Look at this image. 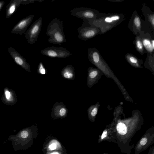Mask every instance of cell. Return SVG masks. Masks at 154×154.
<instances>
[{
	"label": "cell",
	"instance_id": "6da1fadb",
	"mask_svg": "<svg viewBox=\"0 0 154 154\" xmlns=\"http://www.w3.org/2000/svg\"><path fill=\"white\" fill-rule=\"evenodd\" d=\"M63 22L58 18L54 19L49 24L46 34L49 37L48 41L51 43L60 46L66 42L63 31Z\"/></svg>",
	"mask_w": 154,
	"mask_h": 154
},
{
	"label": "cell",
	"instance_id": "7a4b0ae2",
	"mask_svg": "<svg viewBox=\"0 0 154 154\" xmlns=\"http://www.w3.org/2000/svg\"><path fill=\"white\" fill-rule=\"evenodd\" d=\"M42 18L39 17L34 21L25 33V37L28 43L32 44L38 40L42 27Z\"/></svg>",
	"mask_w": 154,
	"mask_h": 154
},
{
	"label": "cell",
	"instance_id": "3957f363",
	"mask_svg": "<svg viewBox=\"0 0 154 154\" xmlns=\"http://www.w3.org/2000/svg\"><path fill=\"white\" fill-rule=\"evenodd\" d=\"M40 53L49 57L63 58L67 57L72 55L70 52L62 47L52 46L42 49Z\"/></svg>",
	"mask_w": 154,
	"mask_h": 154
},
{
	"label": "cell",
	"instance_id": "277c9868",
	"mask_svg": "<svg viewBox=\"0 0 154 154\" xmlns=\"http://www.w3.org/2000/svg\"><path fill=\"white\" fill-rule=\"evenodd\" d=\"M70 13L72 15L83 20L95 19L97 17L94 10L83 7L75 8L70 11Z\"/></svg>",
	"mask_w": 154,
	"mask_h": 154
},
{
	"label": "cell",
	"instance_id": "5b68a950",
	"mask_svg": "<svg viewBox=\"0 0 154 154\" xmlns=\"http://www.w3.org/2000/svg\"><path fill=\"white\" fill-rule=\"evenodd\" d=\"M34 16V14H31L20 20L12 29L11 33L19 35L25 33Z\"/></svg>",
	"mask_w": 154,
	"mask_h": 154
},
{
	"label": "cell",
	"instance_id": "8992f818",
	"mask_svg": "<svg viewBox=\"0 0 154 154\" xmlns=\"http://www.w3.org/2000/svg\"><path fill=\"white\" fill-rule=\"evenodd\" d=\"M90 25L86 26L83 22L82 26L78 28V37L80 39L86 41L95 36L97 33V30L95 27Z\"/></svg>",
	"mask_w": 154,
	"mask_h": 154
},
{
	"label": "cell",
	"instance_id": "52a82bcc",
	"mask_svg": "<svg viewBox=\"0 0 154 154\" xmlns=\"http://www.w3.org/2000/svg\"><path fill=\"white\" fill-rule=\"evenodd\" d=\"M154 142V134H145L137 143L135 147V154L139 153L146 149Z\"/></svg>",
	"mask_w": 154,
	"mask_h": 154
},
{
	"label": "cell",
	"instance_id": "ba28073f",
	"mask_svg": "<svg viewBox=\"0 0 154 154\" xmlns=\"http://www.w3.org/2000/svg\"><path fill=\"white\" fill-rule=\"evenodd\" d=\"M8 53L16 63L20 66L26 71L31 72V68L29 64L26 59L18 52L12 47L8 48Z\"/></svg>",
	"mask_w": 154,
	"mask_h": 154
},
{
	"label": "cell",
	"instance_id": "9c48e42d",
	"mask_svg": "<svg viewBox=\"0 0 154 154\" xmlns=\"http://www.w3.org/2000/svg\"><path fill=\"white\" fill-rule=\"evenodd\" d=\"M68 113V110L63 102H56L53 105L51 116L52 118L54 120L65 118L67 116Z\"/></svg>",
	"mask_w": 154,
	"mask_h": 154
},
{
	"label": "cell",
	"instance_id": "30bf717a",
	"mask_svg": "<svg viewBox=\"0 0 154 154\" xmlns=\"http://www.w3.org/2000/svg\"><path fill=\"white\" fill-rule=\"evenodd\" d=\"M2 100L3 103L8 105H13L15 104L17 100L14 91L8 88H5Z\"/></svg>",
	"mask_w": 154,
	"mask_h": 154
},
{
	"label": "cell",
	"instance_id": "8fae6325",
	"mask_svg": "<svg viewBox=\"0 0 154 154\" xmlns=\"http://www.w3.org/2000/svg\"><path fill=\"white\" fill-rule=\"evenodd\" d=\"M22 0H11L8 5L5 11V17L7 19L11 17L17 8L22 4Z\"/></svg>",
	"mask_w": 154,
	"mask_h": 154
},
{
	"label": "cell",
	"instance_id": "7c38bea8",
	"mask_svg": "<svg viewBox=\"0 0 154 154\" xmlns=\"http://www.w3.org/2000/svg\"><path fill=\"white\" fill-rule=\"evenodd\" d=\"M120 18L119 16L113 15L99 20V21L101 22H99V24L101 23V26L103 25V26H109L110 27V26H113V25H115L116 23H117L119 20Z\"/></svg>",
	"mask_w": 154,
	"mask_h": 154
},
{
	"label": "cell",
	"instance_id": "4fadbf2b",
	"mask_svg": "<svg viewBox=\"0 0 154 154\" xmlns=\"http://www.w3.org/2000/svg\"><path fill=\"white\" fill-rule=\"evenodd\" d=\"M61 74L62 76L65 79L73 80L75 76V69L72 65H67L62 69Z\"/></svg>",
	"mask_w": 154,
	"mask_h": 154
},
{
	"label": "cell",
	"instance_id": "5bb4252c",
	"mask_svg": "<svg viewBox=\"0 0 154 154\" xmlns=\"http://www.w3.org/2000/svg\"><path fill=\"white\" fill-rule=\"evenodd\" d=\"M113 142L117 143L116 140V134L113 132H109L106 129L105 130L98 139V142L100 143L103 141Z\"/></svg>",
	"mask_w": 154,
	"mask_h": 154
},
{
	"label": "cell",
	"instance_id": "9a60e30c",
	"mask_svg": "<svg viewBox=\"0 0 154 154\" xmlns=\"http://www.w3.org/2000/svg\"><path fill=\"white\" fill-rule=\"evenodd\" d=\"M143 46L149 53H151L153 52L154 49L152 48L151 40L147 38H141Z\"/></svg>",
	"mask_w": 154,
	"mask_h": 154
},
{
	"label": "cell",
	"instance_id": "2e32d148",
	"mask_svg": "<svg viewBox=\"0 0 154 154\" xmlns=\"http://www.w3.org/2000/svg\"><path fill=\"white\" fill-rule=\"evenodd\" d=\"M135 45L137 50L141 53H143L144 48L141 38L137 37L135 41Z\"/></svg>",
	"mask_w": 154,
	"mask_h": 154
},
{
	"label": "cell",
	"instance_id": "e0dca14e",
	"mask_svg": "<svg viewBox=\"0 0 154 154\" xmlns=\"http://www.w3.org/2000/svg\"><path fill=\"white\" fill-rule=\"evenodd\" d=\"M133 24L135 28L138 30H140L141 27V22L139 17L136 15L134 18Z\"/></svg>",
	"mask_w": 154,
	"mask_h": 154
},
{
	"label": "cell",
	"instance_id": "ac0fdd59",
	"mask_svg": "<svg viewBox=\"0 0 154 154\" xmlns=\"http://www.w3.org/2000/svg\"><path fill=\"white\" fill-rule=\"evenodd\" d=\"M47 71L45 68L42 62H40L38 66V73L41 75H45L47 72Z\"/></svg>",
	"mask_w": 154,
	"mask_h": 154
},
{
	"label": "cell",
	"instance_id": "d6986e66",
	"mask_svg": "<svg viewBox=\"0 0 154 154\" xmlns=\"http://www.w3.org/2000/svg\"><path fill=\"white\" fill-rule=\"evenodd\" d=\"M126 57L131 63H137V59L134 56L131 55L130 54H127L126 55Z\"/></svg>",
	"mask_w": 154,
	"mask_h": 154
},
{
	"label": "cell",
	"instance_id": "ffe728a7",
	"mask_svg": "<svg viewBox=\"0 0 154 154\" xmlns=\"http://www.w3.org/2000/svg\"><path fill=\"white\" fill-rule=\"evenodd\" d=\"M43 0H22V4L23 5H26L34 2H41Z\"/></svg>",
	"mask_w": 154,
	"mask_h": 154
},
{
	"label": "cell",
	"instance_id": "44dd1931",
	"mask_svg": "<svg viewBox=\"0 0 154 154\" xmlns=\"http://www.w3.org/2000/svg\"><path fill=\"white\" fill-rule=\"evenodd\" d=\"M97 75V72L96 71H91L89 73V78H94Z\"/></svg>",
	"mask_w": 154,
	"mask_h": 154
},
{
	"label": "cell",
	"instance_id": "7402d4cb",
	"mask_svg": "<svg viewBox=\"0 0 154 154\" xmlns=\"http://www.w3.org/2000/svg\"><path fill=\"white\" fill-rule=\"evenodd\" d=\"M29 136V133L26 130H23L20 133V136L22 138H26Z\"/></svg>",
	"mask_w": 154,
	"mask_h": 154
},
{
	"label": "cell",
	"instance_id": "603a6c76",
	"mask_svg": "<svg viewBox=\"0 0 154 154\" xmlns=\"http://www.w3.org/2000/svg\"><path fill=\"white\" fill-rule=\"evenodd\" d=\"M148 19L149 20V21L151 23L152 26L153 28L154 25V15L153 14H151L149 15L148 17Z\"/></svg>",
	"mask_w": 154,
	"mask_h": 154
},
{
	"label": "cell",
	"instance_id": "cb8c5ba5",
	"mask_svg": "<svg viewBox=\"0 0 154 154\" xmlns=\"http://www.w3.org/2000/svg\"><path fill=\"white\" fill-rule=\"evenodd\" d=\"M57 145L55 143H53L51 144L48 146L49 149L51 150L55 149L56 148Z\"/></svg>",
	"mask_w": 154,
	"mask_h": 154
},
{
	"label": "cell",
	"instance_id": "d4e9b609",
	"mask_svg": "<svg viewBox=\"0 0 154 154\" xmlns=\"http://www.w3.org/2000/svg\"><path fill=\"white\" fill-rule=\"evenodd\" d=\"M97 109L96 108H94L91 110V114L92 116H95L97 114Z\"/></svg>",
	"mask_w": 154,
	"mask_h": 154
},
{
	"label": "cell",
	"instance_id": "484cf974",
	"mask_svg": "<svg viewBox=\"0 0 154 154\" xmlns=\"http://www.w3.org/2000/svg\"><path fill=\"white\" fill-rule=\"evenodd\" d=\"M5 4V2L4 1H0V11H1Z\"/></svg>",
	"mask_w": 154,
	"mask_h": 154
},
{
	"label": "cell",
	"instance_id": "4316f807",
	"mask_svg": "<svg viewBox=\"0 0 154 154\" xmlns=\"http://www.w3.org/2000/svg\"><path fill=\"white\" fill-rule=\"evenodd\" d=\"M151 45L152 48L154 49V40L153 39L151 40Z\"/></svg>",
	"mask_w": 154,
	"mask_h": 154
},
{
	"label": "cell",
	"instance_id": "83f0119b",
	"mask_svg": "<svg viewBox=\"0 0 154 154\" xmlns=\"http://www.w3.org/2000/svg\"><path fill=\"white\" fill-rule=\"evenodd\" d=\"M51 154H59L58 152H53V153H51Z\"/></svg>",
	"mask_w": 154,
	"mask_h": 154
},
{
	"label": "cell",
	"instance_id": "f1b7e54d",
	"mask_svg": "<svg viewBox=\"0 0 154 154\" xmlns=\"http://www.w3.org/2000/svg\"><path fill=\"white\" fill-rule=\"evenodd\" d=\"M103 154H107V153H103Z\"/></svg>",
	"mask_w": 154,
	"mask_h": 154
}]
</instances>
